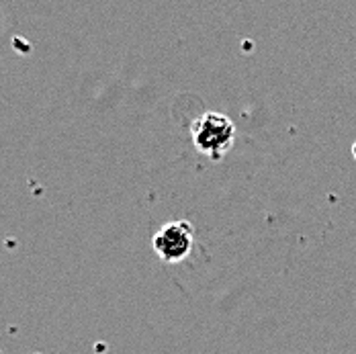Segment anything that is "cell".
<instances>
[{"mask_svg":"<svg viewBox=\"0 0 356 354\" xmlns=\"http://www.w3.org/2000/svg\"><path fill=\"white\" fill-rule=\"evenodd\" d=\"M191 140L199 154L211 160H219L232 150V145L236 142L234 121L223 113H215V111L205 113L193 121Z\"/></svg>","mask_w":356,"mask_h":354,"instance_id":"obj_1","label":"cell"},{"mask_svg":"<svg viewBox=\"0 0 356 354\" xmlns=\"http://www.w3.org/2000/svg\"><path fill=\"white\" fill-rule=\"evenodd\" d=\"M193 242H195V230L186 219H178L162 225L152 240L156 254L170 264L184 260L193 250Z\"/></svg>","mask_w":356,"mask_h":354,"instance_id":"obj_2","label":"cell"},{"mask_svg":"<svg viewBox=\"0 0 356 354\" xmlns=\"http://www.w3.org/2000/svg\"><path fill=\"white\" fill-rule=\"evenodd\" d=\"M353 156H355V158H356V143H355V145H353Z\"/></svg>","mask_w":356,"mask_h":354,"instance_id":"obj_3","label":"cell"}]
</instances>
